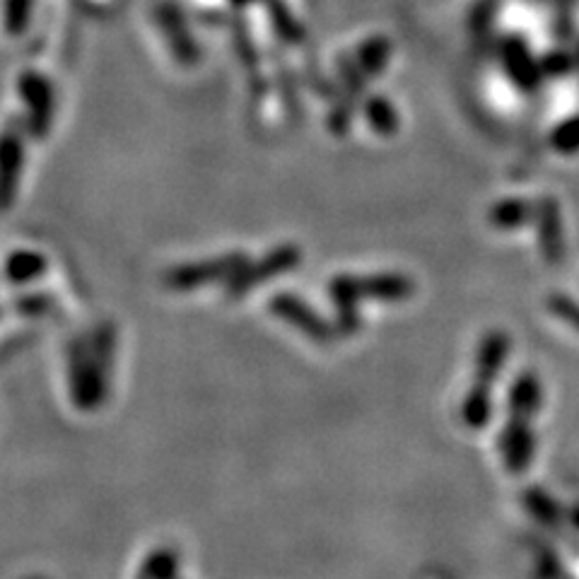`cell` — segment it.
Returning <instances> with one entry per match:
<instances>
[{"mask_svg":"<svg viewBox=\"0 0 579 579\" xmlns=\"http://www.w3.org/2000/svg\"><path fill=\"white\" fill-rule=\"evenodd\" d=\"M247 266V259L242 254H227L220 259H206L198 263H186V266L172 268L167 273V285L174 290H191L198 285L213 283V280L237 276Z\"/></svg>","mask_w":579,"mask_h":579,"instance_id":"cell-1","label":"cell"},{"mask_svg":"<svg viewBox=\"0 0 579 579\" xmlns=\"http://www.w3.org/2000/svg\"><path fill=\"white\" fill-rule=\"evenodd\" d=\"M17 90L27 104L29 131L34 138H44L51 128V119H54V87L46 80V75L37 73V70H27L17 80Z\"/></svg>","mask_w":579,"mask_h":579,"instance_id":"cell-2","label":"cell"},{"mask_svg":"<svg viewBox=\"0 0 579 579\" xmlns=\"http://www.w3.org/2000/svg\"><path fill=\"white\" fill-rule=\"evenodd\" d=\"M302 261V251L297 247H280L276 251H271L268 256H263L259 263L254 266H244L237 276H232L230 283V295H244V292L254 288V285L266 283V280H273L283 273L292 271L297 263Z\"/></svg>","mask_w":579,"mask_h":579,"instance_id":"cell-3","label":"cell"},{"mask_svg":"<svg viewBox=\"0 0 579 579\" xmlns=\"http://www.w3.org/2000/svg\"><path fill=\"white\" fill-rule=\"evenodd\" d=\"M25 165V143L15 131H5L0 136V210L10 208L15 201L17 184Z\"/></svg>","mask_w":579,"mask_h":579,"instance_id":"cell-4","label":"cell"},{"mask_svg":"<svg viewBox=\"0 0 579 579\" xmlns=\"http://www.w3.org/2000/svg\"><path fill=\"white\" fill-rule=\"evenodd\" d=\"M157 22H160L162 32H165L169 42V49L174 51L181 66H193V63L198 61V46L191 39L179 10L172 8V5H160V8H157Z\"/></svg>","mask_w":579,"mask_h":579,"instance_id":"cell-5","label":"cell"},{"mask_svg":"<svg viewBox=\"0 0 579 579\" xmlns=\"http://www.w3.org/2000/svg\"><path fill=\"white\" fill-rule=\"evenodd\" d=\"M271 307L280 319L295 324L297 329H300L302 333H307L309 338H317V341H324V338H329V329L324 326V321H321L319 314H314L312 309H309L307 304L300 300V297L278 295L276 300H273Z\"/></svg>","mask_w":579,"mask_h":579,"instance_id":"cell-6","label":"cell"},{"mask_svg":"<svg viewBox=\"0 0 579 579\" xmlns=\"http://www.w3.org/2000/svg\"><path fill=\"white\" fill-rule=\"evenodd\" d=\"M46 268V259L42 254H34V251H15L5 263V271L13 283H29V280L39 278Z\"/></svg>","mask_w":579,"mask_h":579,"instance_id":"cell-7","label":"cell"},{"mask_svg":"<svg viewBox=\"0 0 579 579\" xmlns=\"http://www.w3.org/2000/svg\"><path fill=\"white\" fill-rule=\"evenodd\" d=\"M271 20L273 29L278 32V37L288 44H300L304 39V29L300 22L295 20V15L290 13L288 5L283 0H271Z\"/></svg>","mask_w":579,"mask_h":579,"instance_id":"cell-8","label":"cell"},{"mask_svg":"<svg viewBox=\"0 0 579 579\" xmlns=\"http://www.w3.org/2000/svg\"><path fill=\"white\" fill-rule=\"evenodd\" d=\"M386 54V44L384 42H370L367 46H362V51L358 54V61H355V68L350 70L348 80H358V85L365 80V75H372L374 70L382 68Z\"/></svg>","mask_w":579,"mask_h":579,"instance_id":"cell-9","label":"cell"},{"mask_svg":"<svg viewBox=\"0 0 579 579\" xmlns=\"http://www.w3.org/2000/svg\"><path fill=\"white\" fill-rule=\"evenodd\" d=\"M32 20V0H5V29L8 34H22Z\"/></svg>","mask_w":579,"mask_h":579,"instance_id":"cell-10","label":"cell"},{"mask_svg":"<svg viewBox=\"0 0 579 579\" xmlns=\"http://www.w3.org/2000/svg\"><path fill=\"white\" fill-rule=\"evenodd\" d=\"M365 111H367V119H370V124L377 128L379 133L394 131L396 114H394V109H391L389 102H384V99H370Z\"/></svg>","mask_w":579,"mask_h":579,"instance_id":"cell-11","label":"cell"},{"mask_svg":"<svg viewBox=\"0 0 579 579\" xmlns=\"http://www.w3.org/2000/svg\"><path fill=\"white\" fill-rule=\"evenodd\" d=\"M237 5H247V3H251V0H235Z\"/></svg>","mask_w":579,"mask_h":579,"instance_id":"cell-12","label":"cell"}]
</instances>
